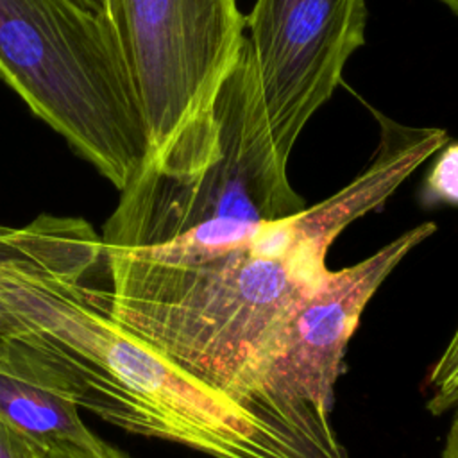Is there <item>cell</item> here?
<instances>
[{"mask_svg":"<svg viewBox=\"0 0 458 458\" xmlns=\"http://www.w3.org/2000/svg\"><path fill=\"white\" fill-rule=\"evenodd\" d=\"M18 435L21 458H131L93 431L68 440H38Z\"/></svg>","mask_w":458,"mask_h":458,"instance_id":"9c48e42d","label":"cell"},{"mask_svg":"<svg viewBox=\"0 0 458 458\" xmlns=\"http://www.w3.org/2000/svg\"><path fill=\"white\" fill-rule=\"evenodd\" d=\"M0 419L38 440L77 438L89 429L66 377L14 331H0Z\"/></svg>","mask_w":458,"mask_h":458,"instance_id":"ba28073f","label":"cell"},{"mask_svg":"<svg viewBox=\"0 0 458 458\" xmlns=\"http://www.w3.org/2000/svg\"><path fill=\"white\" fill-rule=\"evenodd\" d=\"M215 118L218 154L213 163L190 174L143 166L120 190L100 233L106 258H193L306 208L270 141L245 39L220 89Z\"/></svg>","mask_w":458,"mask_h":458,"instance_id":"3957f363","label":"cell"},{"mask_svg":"<svg viewBox=\"0 0 458 458\" xmlns=\"http://www.w3.org/2000/svg\"><path fill=\"white\" fill-rule=\"evenodd\" d=\"M442 458H458V406L453 410V417L444 438Z\"/></svg>","mask_w":458,"mask_h":458,"instance_id":"4fadbf2b","label":"cell"},{"mask_svg":"<svg viewBox=\"0 0 458 458\" xmlns=\"http://www.w3.org/2000/svg\"><path fill=\"white\" fill-rule=\"evenodd\" d=\"M447 9H451V13H454L458 16V0H440Z\"/></svg>","mask_w":458,"mask_h":458,"instance_id":"9a60e30c","label":"cell"},{"mask_svg":"<svg viewBox=\"0 0 458 458\" xmlns=\"http://www.w3.org/2000/svg\"><path fill=\"white\" fill-rule=\"evenodd\" d=\"M0 458H21L16 431L0 419Z\"/></svg>","mask_w":458,"mask_h":458,"instance_id":"7c38bea8","label":"cell"},{"mask_svg":"<svg viewBox=\"0 0 458 458\" xmlns=\"http://www.w3.org/2000/svg\"><path fill=\"white\" fill-rule=\"evenodd\" d=\"M370 113L379 127L370 161L322 202L200 256L106 258V301L118 326L190 377L329 444H342L331 415L272 388L288 324L331 274L326 258L340 233L381 209L449 141L442 129Z\"/></svg>","mask_w":458,"mask_h":458,"instance_id":"6da1fadb","label":"cell"},{"mask_svg":"<svg viewBox=\"0 0 458 458\" xmlns=\"http://www.w3.org/2000/svg\"><path fill=\"white\" fill-rule=\"evenodd\" d=\"M104 13L141 111L145 166L190 174L213 163L216 100L245 34L238 0H104Z\"/></svg>","mask_w":458,"mask_h":458,"instance_id":"5b68a950","label":"cell"},{"mask_svg":"<svg viewBox=\"0 0 458 458\" xmlns=\"http://www.w3.org/2000/svg\"><path fill=\"white\" fill-rule=\"evenodd\" d=\"M437 231L431 222L399 234L356 265L331 270L293 313L272 388L283 399L331 415L345 349L365 306L394 268Z\"/></svg>","mask_w":458,"mask_h":458,"instance_id":"52a82bcc","label":"cell"},{"mask_svg":"<svg viewBox=\"0 0 458 458\" xmlns=\"http://www.w3.org/2000/svg\"><path fill=\"white\" fill-rule=\"evenodd\" d=\"M258 97L277 156H288L365 43V0H256L245 16Z\"/></svg>","mask_w":458,"mask_h":458,"instance_id":"8992f818","label":"cell"},{"mask_svg":"<svg viewBox=\"0 0 458 458\" xmlns=\"http://www.w3.org/2000/svg\"><path fill=\"white\" fill-rule=\"evenodd\" d=\"M100 233L79 216L0 224V320L66 377L79 408L211 458H336L270 413L190 377L118 326Z\"/></svg>","mask_w":458,"mask_h":458,"instance_id":"7a4b0ae2","label":"cell"},{"mask_svg":"<svg viewBox=\"0 0 458 458\" xmlns=\"http://www.w3.org/2000/svg\"><path fill=\"white\" fill-rule=\"evenodd\" d=\"M426 386L428 410L433 415H444L458 406V326L431 365Z\"/></svg>","mask_w":458,"mask_h":458,"instance_id":"30bf717a","label":"cell"},{"mask_svg":"<svg viewBox=\"0 0 458 458\" xmlns=\"http://www.w3.org/2000/svg\"><path fill=\"white\" fill-rule=\"evenodd\" d=\"M0 79L114 188L148 143L116 32L77 0H0Z\"/></svg>","mask_w":458,"mask_h":458,"instance_id":"277c9868","label":"cell"},{"mask_svg":"<svg viewBox=\"0 0 458 458\" xmlns=\"http://www.w3.org/2000/svg\"><path fill=\"white\" fill-rule=\"evenodd\" d=\"M424 195L431 202L458 204V143L440 152L426 177Z\"/></svg>","mask_w":458,"mask_h":458,"instance_id":"8fae6325","label":"cell"},{"mask_svg":"<svg viewBox=\"0 0 458 458\" xmlns=\"http://www.w3.org/2000/svg\"><path fill=\"white\" fill-rule=\"evenodd\" d=\"M82 7L95 11V13H104V0H77ZM106 14V13H104Z\"/></svg>","mask_w":458,"mask_h":458,"instance_id":"5bb4252c","label":"cell"},{"mask_svg":"<svg viewBox=\"0 0 458 458\" xmlns=\"http://www.w3.org/2000/svg\"><path fill=\"white\" fill-rule=\"evenodd\" d=\"M0 331H7V327H5V324L0 320Z\"/></svg>","mask_w":458,"mask_h":458,"instance_id":"2e32d148","label":"cell"}]
</instances>
